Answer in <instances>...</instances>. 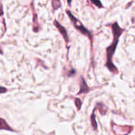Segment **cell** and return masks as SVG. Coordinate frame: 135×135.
<instances>
[{
	"mask_svg": "<svg viewBox=\"0 0 135 135\" xmlns=\"http://www.w3.org/2000/svg\"><path fill=\"white\" fill-rule=\"evenodd\" d=\"M110 26L112 28V33H113V40H112V44L106 48L107 60H106L105 66L109 70V71H111L112 73H113V74H118L119 73V70H118L117 67L114 65L113 61H112V58H113V55H114V54H115V52L116 51V47H117V45L119 44V38H120L121 35L123 33V32L125 31V29L123 28H121L119 25V24H118L117 21L114 22Z\"/></svg>",
	"mask_w": 135,
	"mask_h": 135,
	"instance_id": "6da1fadb",
	"label": "cell"
},
{
	"mask_svg": "<svg viewBox=\"0 0 135 135\" xmlns=\"http://www.w3.org/2000/svg\"><path fill=\"white\" fill-rule=\"evenodd\" d=\"M66 14L68 15L69 18L70 19L71 22L73 23L74 28H75L79 32H81V34H83V35L88 36L89 39V40H91V42H92V40H93V35H92V33H91V32L84 26V25H83L78 18H76V17L73 15V13H72L69 9H66Z\"/></svg>",
	"mask_w": 135,
	"mask_h": 135,
	"instance_id": "7a4b0ae2",
	"label": "cell"
},
{
	"mask_svg": "<svg viewBox=\"0 0 135 135\" xmlns=\"http://www.w3.org/2000/svg\"><path fill=\"white\" fill-rule=\"evenodd\" d=\"M54 25H55V26L57 28V29L59 31V32H60V34L62 35V36L63 37L65 42H66V44H68L69 41H70V40H69L68 33H67V31H66V28L63 27L57 20H55V21H54Z\"/></svg>",
	"mask_w": 135,
	"mask_h": 135,
	"instance_id": "3957f363",
	"label": "cell"
},
{
	"mask_svg": "<svg viewBox=\"0 0 135 135\" xmlns=\"http://www.w3.org/2000/svg\"><path fill=\"white\" fill-rule=\"evenodd\" d=\"M89 91V88L87 85L84 78L81 77V85H80V91L78 92V94H81V93H87Z\"/></svg>",
	"mask_w": 135,
	"mask_h": 135,
	"instance_id": "277c9868",
	"label": "cell"
},
{
	"mask_svg": "<svg viewBox=\"0 0 135 135\" xmlns=\"http://www.w3.org/2000/svg\"><path fill=\"white\" fill-rule=\"evenodd\" d=\"M39 23H38V17L36 13L33 10V31L35 32H37L39 30Z\"/></svg>",
	"mask_w": 135,
	"mask_h": 135,
	"instance_id": "5b68a950",
	"label": "cell"
},
{
	"mask_svg": "<svg viewBox=\"0 0 135 135\" xmlns=\"http://www.w3.org/2000/svg\"><path fill=\"white\" fill-rule=\"evenodd\" d=\"M0 130H6V131H13L12 128L2 119H0Z\"/></svg>",
	"mask_w": 135,
	"mask_h": 135,
	"instance_id": "8992f818",
	"label": "cell"
},
{
	"mask_svg": "<svg viewBox=\"0 0 135 135\" xmlns=\"http://www.w3.org/2000/svg\"><path fill=\"white\" fill-rule=\"evenodd\" d=\"M90 120H91V125H92V127L93 128V130H94V131H97V121H96V117H95L94 112H93V114L91 115Z\"/></svg>",
	"mask_w": 135,
	"mask_h": 135,
	"instance_id": "52a82bcc",
	"label": "cell"
},
{
	"mask_svg": "<svg viewBox=\"0 0 135 135\" xmlns=\"http://www.w3.org/2000/svg\"><path fill=\"white\" fill-rule=\"evenodd\" d=\"M51 5H52V7L55 10L58 9L60 8L61 6V2L60 0H51Z\"/></svg>",
	"mask_w": 135,
	"mask_h": 135,
	"instance_id": "ba28073f",
	"label": "cell"
},
{
	"mask_svg": "<svg viewBox=\"0 0 135 135\" xmlns=\"http://www.w3.org/2000/svg\"><path fill=\"white\" fill-rule=\"evenodd\" d=\"M92 3H93L98 8H103V4L101 3V2L100 0H90Z\"/></svg>",
	"mask_w": 135,
	"mask_h": 135,
	"instance_id": "9c48e42d",
	"label": "cell"
},
{
	"mask_svg": "<svg viewBox=\"0 0 135 135\" xmlns=\"http://www.w3.org/2000/svg\"><path fill=\"white\" fill-rule=\"evenodd\" d=\"M75 104H76V107H77L78 110H80L81 108L82 102H81V100L79 98H76L75 99Z\"/></svg>",
	"mask_w": 135,
	"mask_h": 135,
	"instance_id": "30bf717a",
	"label": "cell"
},
{
	"mask_svg": "<svg viewBox=\"0 0 135 135\" xmlns=\"http://www.w3.org/2000/svg\"><path fill=\"white\" fill-rule=\"evenodd\" d=\"M6 91H7V89H6V88L0 86V93H5Z\"/></svg>",
	"mask_w": 135,
	"mask_h": 135,
	"instance_id": "8fae6325",
	"label": "cell"
},
{
	"mask_svg": "<svg viewBox=\"0 0 135 135\" xmlns=\"http://www.w3.org/2000/svg\"><path fill=\"white\" fill-rule=\"evenodd\" d=\"M4 14V12H3V8H2V4H0V17L2 16Z\"/></svg>",
	"mask_w": 135,
	"mask_h": 135,
	"instance_id": "7c38bea8",
	"label": "cell"
},
{
	"mask_svg": "<svg viewBox=\"0 0 135 135\" xmlns=\"http://www.w3.org/2000/svg\"><path fill=\"white\" fill-rule=\"evenodd\" d=\"M71 2H72V0H67V3L69 6H71Z\"/></svg>",
	"mask_w": 135,
	"mask_h": 135,
	"instance_id": "4fadbf2b",
	"label": "cell"
},
{
	"mask_svg": "<svg viewBox=\"0 0 135 135\" xmlns=\"http://www.w3.org/2000/svg\"><path fill=\"white\" fill-rule=\"evenodd\" d=\"M0 54H3V52H2V48H1V47H0Z\"/></svg>",
	"mask_w": 135,
	"mask_h": 135,
	"instance_id": "5bb4252c",
	"label": "cell"
}]
</instances>
